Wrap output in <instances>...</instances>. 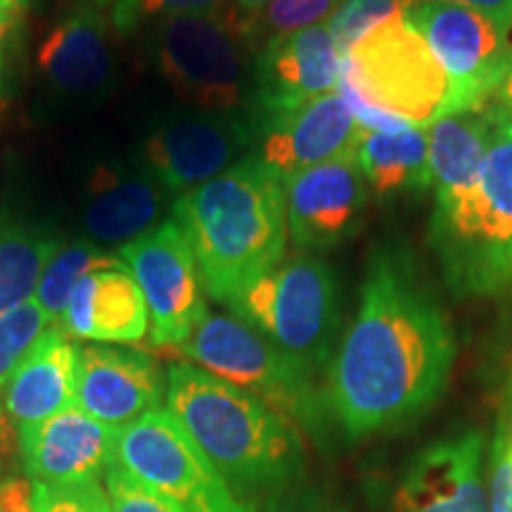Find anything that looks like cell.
Listing matches in <instances>:
<instances>
[{
    "label": "cell",
    "mask_w": 512,
    "mask_h": 512,
    "mask_svg": "<svg viewBox=\"0 0 512 512\" xmlns=\"http://www.w3.org/2000/svg\"><path fill=\"white\" fill-rule=\"evenodd\" d=\"M119 259L143 290L152 330L150 342L176 349L207 313L195 256L174 219L121 247Z\"/></svg>",
    "instance_id": "cell-11"
},
{
    "label": "cell",
    "mask_w": 512,
    "mask_h": 512,
    "mask_svg": "<svg viewBox=\"0 0 512 512\" xmlns=\"http://www.w3.org/2000/svg\"><path fill=\"white\" fill-rule=\"evenodd\" d=\"M38 72L55 93L88 98L112 83V19L91 3L76 5L57 19L36 50Z\"/></svg>",
    "instance_id": "cell-19"
},
{
    "label": "cell",
    "mask_w": 512,
    "mask_h": 512,
    "mask_svg": "<svg viewBox=\"0 0 512 512\" xmlns=\"http://www.w3.org/2000/svg\"><path fill=\"white\" fill-rule=\"evenodd\" d=\"M3 418H5V415H3V408H0V425H3Z\"/></svg>",
    "instance_id": "cell-42"
},
{
    "label": "cell",
    "mask_w": 512,
    "mask_h": 512,
    "mask_svg": "<svg viewBox=\"0 0 512 512\" xmlns=\"http://www.w3.org/2000/svg\"><path fill=\"white\" fill-rule=\"evenodd\" d=\"M337 91L411 126H430L444 112V69L406 19H392L344 55Z\"/></svg>",
    "instance_id": "cell-8"
},
{
    "label": "cell",
    "mask_w": 512,
    "mask_h": 512,
    "mask_svg": "<svg viewBox=\"0 0 512 512\" xmlns=\"http://www.w3.org/2000/svg\"><path fill=\"white\" fill-rule=\"evenodd\" d=\"M166 408L238 494L275 489L297 475L304 448L297 425L259 396L192 363L166 373Z\"/></svg>",
    "instance_id": "cell-3"
},
{
    "label": "cell",
    "mask_w": 512,
    "mask_h": 512,
    "mask_svg": "<svg viewBox=\"0 0 512 512\" xmlns=\"http://www.w3.org/2000/svg\"><path fill=\"white\" fill-rule=\"evenodd\" d=\"M498 427L505 432V437L512 444V373L508 377V382H505V389H503V406H501V415H498Z\"/></svg>",
    "instance_id": "cell-38"
},
{
    "label": "cell",
    "mask_w": 512,
    "mask_h": 512,
    "mask_svg": "<svg viewBox=\"0 0 512 512\" xmlns=\"http://www.w3.org/2000/svg\"><path fill=\"white\" fill-rule=\"evenodd\" d=\"M0 512H34V489L31 482L10 477L0 482Z\"/></svg>",
    "instance_id": "cell-35"
},
{
    "label": "cell",
    "mask_w": 512,
    "mask_h": 512,
    "mask_svg": "<svg viewBox=\"0 0 512 512\" xmlns=\"http://www.w3.org/2000/svg\"><path fill=\"white\" fill-rule=\"evenodd\" d=\"M117 432L79 406L22 427L19 448L29 482L76 484L100 479L114 463Z\"/></svg>",
    "instance_id": "cell-17"
},
{
    "label": "cell",
    "mask_w": 512,
    "mask_h": 512,
    "mask_svg": "<svg viewBox=\"0 0 512 512\" xmlns=\"http://www.w3.org/2000/svg\"><path fill=\"white\" fill-rule=\"evenodd\" d=\"M444 3L463 5V8L484 12V15L494 19L498 27L505 31V36H508L512 22V0H444Z\"/></svg>",
    "instance_id": "cell-36"
},
{
    "label": "cell",
    "mask_w": 512,
    "mask_h": 512,
    "mask_svg": "<svg viewBox=\"0 0 512 512\" xmlns=\"http://www.w3.org/2000/svg\"><path fill=\"white\" fill-rule=\"evenodd\" d=\"M361 133L349 102L335 91L256 124V155L285 183L311 166L356 155Z\"/></svg>",
    "instance_id": "cell-16"
},
{
    "label": "cell",
    "mask_w": 512,
    "mask_h": 512,
    "mask_svg": "<svg viewBox=\"0 0 512 512\" xmlns=\"http://www.w3.org/2000/svg\"><path fill=\"white\" fill-rule=\"evenodd\" d=\"M29 0H0V8L12 10V12H24L27 10Z\"/></svg>",
    "instance_id": "cell-40"
},
{
    "label": "cell",
    "mask_w": 512,
    "mask_h": 512,
    "mask_svg": "<svg viewBox=\"0 0 512 512\" xmlns=\"http://www.w3.org/2000/svg\"><path fill=\"white\" fill-rule=\"evenodd\" d=\"M342 60L325 24L266 41L252 64L256 124L335 93Z\"/></svg>",
    "instance_id": "cell-14"
},
{
    "label": "cell",
    "mask_w": 512,
    "mask_h": 512,
    "mask_svg": "<svg viewBox=\"0 0 512 512\" xmlns=\"http://www.w3.org/2000/svg\"><path fill=\"white\" fill-rule=\"evenodd\" d=\"M271 0H233V8L242 19L254 17L256 12H261Z\"/></svg>",
    "instance_id": "cell-39"
},
{
    "label": "cell",
    "mask_w": 512,
    "mask_h": 512,
    "mask_svg": "<svg viewBox=\"0 0 512 512\" xmlns=\"http://www.w3.org/2000/svg\"><path fill=\"white\" fill-rule=\"evenodd\" d=\"M126 266L119 256H114L95 245V242H72L57 249L53 259L48 261L46 271L36 287V302L46 313L50 323H60L62 313L67 309L69 297L74 287L81 283L93 271H105V268H121Z\"/></svg>",
    "instance_id": "cell-26"
},
{
    "label": "cell",
    "mask_w": 512,
    "mask_h": 512,
    "mask_svg": "<svg viewBox=\"0 0 512 512\" xmlns=\"http://www.w3.org/2000/svg\"><path fill=\"white\" fill-rule=\"evenodd\" d=\"M394 512H489L484 434L470 430L422 448L396 484Z\"/></svg>",
    "instance_id": "cell-15"
},
{
    "label": "cell",
    "mask_w": 512,
    "mask_h": 512,
    "mask_svg": "<svg viewBox=\"0 0 512 512\" xmlns=\"http://www.w3.org/2000/svg\"><path fill=\"white\" fill-rule=\"evenodd\" d=\"M254 140L256 126L238 114H183L145 138V169L166 190L183 195L242 162Z\"/></svg>",
    "instance_id": "cell-12"
},
{
    "label": "cell",
    "mask_w": 512,
    "mask_h": 512,
    "mask_svg": "<svg viewBox=\"0 0 512 512\" xmlns=\"http://www.w3.org/2000/svg\"><path fill=\"white\" fill-rule=\"evenodd\" d=\"M204 292L228 309L285 259V185L252 152L174 202Z\"/></svg>",
    "instance_id": "cell-2"
},
{
    "label": "cell",
    "mask_w": 512,
    "mask_h": 512,
    "mask_svg": "<svg viewBox=\"0 0 512 512\" xmlns=\"http://www.w3.org/2000/svg\"><path fill=\"white\" fill-rule=\"evenodd\" d=\"M102 482H105L112 512H178L169 501H164L155 491L147 489L143 482L128 475L117 460L107 467Z\"/></svg>",
    "instance_id": "cell-32"
},
{
    "label": "cell",
    "mask_w": 512,
    "mask_h": 512,
    "mask_svg": "<svg viewBox=\"0 0 512 512\" xmlns=\"http://www.w3.org/2000/svg\"><path fill=\"white\" fill-rule=\"evenodd\" d=\"M456 337L411 252H370L361 304L330 358L325 401L349 439L392 432L444 396Z\"/></svg>",
    "instance_id": "cell-1"
},
{
    "label": "cell",
    "mask_w": 512,
    "mask_h": 512,
    "mask_svg": "<svg viewBox=\"0 0 512 512\" xmlns=\"http://www.w3.org/2000/svg\"><path fill=\"white\" fill-rule=\"evenodd\" d=\"M230 5L233 0H117L112 5V24L126 34L147 17L211 15L228 10Z\"/></svg>",
    "instance_id": "cell-30"
},
{
    "label": "cell",
    "mask_w": 512,
    "mask_h": 512,
    "mask_svg": "<svg viewBox=\"0 0 512 512\" xmlns=\"http://www.w3.org/2000/svg\"><path fill=\"white\" fill-rule=\"evenodd\" d=\"M403 19L425 38L446 74L448 95L441 117L482 112L512 67L505 31L484 12L444 0H418Z\"/></svg>",
    "instance_id": "cell-10"
},
{
    "label": "cell",
    "mask_w": 512,
    "mask_h": 512,
    "mask_svg": "<svg viewBox=\"0 0 512 512\" xmlns=\"http://www.w3.org/2000/svg\"><path fill=\"white\" fill-rule=\"evenodd\" d=\"M486 486L489 512H512V444L498 425L486 453Z\"/></svg>",
    "instance_id": "cell-33"
},
{
    "label": "cell",
    "mask_w": 512,
    "mask_h": 512,
    "mask_svg": "<svg viewBox=\"0 0 512 512\" xmlns=\"http://www.w3.org/2000/svg\"><path fill=\"white\" fill-rule=\"evenodd\" d=\"M508 43H510V48H512V22H510V29H508Z\"/></svg>",
    "instance_id": "cell-41"
},
{
    "label": "cell",
    "mask_w": 512,
    "mask_h": 512,
    "mask_svg": "<svg viewBox=\"0 0 512 512\" xmlns=\"http://www.w3.org/2000/svg\"><path fill=\"white\" fill-rule=\"evenodd\" d=\"M150 313L136 278L126 266L93 271L74 287L62 320L67 337L93 342L138 344L147 335Z\"/></svg>",
    "instance_id": "cell-21"
},
{
    "label": "cell",
    "mask_w": 512,
    "mask_h": 512,
    "mask_svg": "<svg viewBox=\"0 0 512 512\" xmlns=\"http://www.w3.org/2000/svg\"><path fill=\"white\" fill-rule=\"evenodd\" d=\"M309 375L330 366L339 328V297L332 268L316 254L280 261L230 306Z\"/></svg>",
    "instance_id": "cell-5"
},
{
    "label": "cell",
    "mask_w": 512,
    "mask_h": 512,
    "mask_svg": "<svg viewBox=\"0 0 512 512\" xmlns=\"http://www.w3.org/2000/svg\"><path fill=\"white\" fill-rule=\"evenodd\" d=\"M339 3L342 0H271L264 10L256 12L254 17L242 19V22H245L247 38L256 53L271 38L328 24Z\"/></svg>",
    "instance_id": "cell-27"
},
{
    "label": "cell",
    "mask_w": 512,
    "mask_h": 512,
    "mask_svg": "<svg viewBox=\"0 0 512 512\" xmlns=\"http://www.w3.org/2000/svg\"><path fill=\"white\" fill-rule=\"evenodd\" d=\"M415 3L418 0H342L325 27L335 38L339 53L347 55L363 36L403 17Z\"/></svg>",
    "instance_id": "cell-28"
},
{
    "label": "cell",
    "mask_w": 512,
    "mask_h": 512,
    "mask_svg": "<svg viewBox=\"0 0 512 512\" xmlns=\"http://www.w3.org/2000/svg\"><path fill=\"white\" fill-rule=\"evenodd\" d=\"M62 245L48 230L0 219V316L29 302L48 261Z\"/></svg>",
    "instance_id": "cell-25"
},
{
    "label": "cell",
    "mask_w": 512,
    "mask_h": 512,
    "mask_svg": "<svg viewBox=\"0 0 512 512\" xmlns=\"http://www.w3.org/2000/svg\"><path fill=\"white\" fill-rule=\"evenodd\" d=\"M166 190L147 169L98 164L86 185L83 228L95 245H119L155 230L166 211Z\"/></svg>",
    "instance_id": "cell-20"
},
{
    "label": "cell",
    "mask_w": 512,
    "mask_h": 512,
    "mask_svg": "<svg viewBox=\"0 0 512 512\" xmlns=\"http://www.w3.org/2000/svg\"><path fill=\"white\" fill-rule=\"evenodd\" d=\"M79 347L60 328H48L24 356L0 401L17 430L76 406Z\"/></svg>",
    "instance_id": "cell-22"
},
{
    "label": "cell",
    "mask_w": 512,
    "mask_h": 512,
    "mask_svg": "<svg viewBox=\"0 0 512 512\" xmlns=\"http://www.w3.org/2000/svg\"><path fill=\"white\" fill-rule=\"evenodd\" d=\"M482 112L496 114V117H510L512 119V67L508 69V74L503 76L501 86L496 88L494 98H491V102L484 107Z\"/></svg>",
    "instance_id": "cell-37"
},
{
    "label": "cell",
    "mask_w": 512,
    "mask_h": 512,
    "mask_svg": "<svg viewBox=\"0 0 512 512\" xmlns=\"http://www.w3.org/2000/svg\"><path fill=\"white\" fill-rule=\"evenodd\" d=\"M489 119L496 133L475 183L437 197L430 221V245L458 299L512 294V119Z\"/></svg>",
    "instance_id": "cell-4"
},
{
    "label": "cell",
    "mask_w": 512,
    "mask_h": 512,
    "mask_svg": "<svg viewBox=\"0 0 512 512\" xmlns=\"http://www.w3.org/2000/svg\"><path fill=\"white\" fill-rule=\"evenodd\" d=\"M34 512H112L105 486L98 479L76 484L31 482Z\"/></svg>",
    "instance_id": "cell-31"
},
{
    "label": "cell",
    "mask_w": 512,
    "mask_h": 512,
    "mask_svg": "<svg viewBox=\"0 0 512 512\" xmlns=\"http://www.w3.org/2000/svg\"><path fill=\"white\" fill-rule=\"evenodd\" d=\"M24 50V12L0 8V98L15 91Z\"/></svg>",
    "instance_id": "cell-34"
},
{
    "label": "cell",
    "mask_w": 512,
    "mask_h": 512,
    "mask_svg": "<svg viewBox=\"0 0 512 512\" xmlns=\"http://www.w3.org/2000/svg\"><path fill=\"white\" fill-rule=\"evenodd\" d=\"M166 380L143 351L79 347L76 406L91 418L121 430L162 406Z\"/></svg>",
    "instance_id": "cell-18"
},
{
    "label": "cell",
    "mask_w": 512,
    "mask_h": 512,
    "mask_svg": "<svg viewBox=\"0 0 512 512\" xmlns=\"http://www.w3.org/2000/svg\"><path fill=\"white\" fill-rule=\"evenodd\" d=\"M155 57L176 98L195 112L235 114L247 100L254 48L233 5L211 15L162 17Z\"/></svg>",
    "instance_id": "cell-7"
},
{
    "label": "cell",
    "mask_w": 512,
    "mask_h": 512,
    "mask_svg": "<svg viewBox=\"0 0 512 512\" xmlns=\"http://www.w3.org/2000/svg\"><path fill=\"white\" fill-rule=\"evenodd\" d=\"M114 460L178 512H256L219 475L169 408H155L117 432Z\"/></svg>",
    "instance_id": "cell-9"
},
{
    "label": "cell",
    "mask_w": 512,
    "mask_h": 512,
    "mask_svg": "<svg viewBox=\"0 0 512 512\" xmlns=\"http://www.w3.org/2000/svg\"><path fill=\"white\" fill-rule=\"evenodd\" d=\"M430 131V169L434 200L470 188L494 140L496 124L484 112L439 117Z\"/></svg>",
    "instance_id": "cell-24"
},
{
    "label": "cell",
    "mask_w": 512,
    "mask_h": 512,
    "mask_svg": "<svg viewBox=\"0 0 512 512\" xmlns=\"http://www.w3.org/2000/svg\"><path fill=\"white\" fill-rule=\"evenodd\" d=\"M283 185L287 233L297 252H330L361 233L370 188L356 155L311 166Z\"/></svg>",
    "instance_id": "cell-13"
},
{
    "label": "cell",
    "mask_w": 512,
    "mask_h": 512,
    "mask_svg": "<svg viewBox=\"0 0 512 512\" xmlns=\"http://www.w3.org/2000/svg\"><path fill=\"white\" fill-rule=\"evenodd\" d=\"M50 320L34 297L0 316V394Z\"/></svg>",
    "instance_id": "cell-29"
},
{
    "label": "cell",
    "mask_w": 512,
    "mask_h": 512,
    "mask_svg": "<svg viewBox=\"0 0 512 512\" xmlns=\"http://www.w3.org/2000/svg\"><path fill=\"white\" fill-rule=\"evenodd\" d=\"M356 162L366 176L368 188L380 200L422 195L432 188L427 126L363 131L356 147Z\"/></svg>",
    "instance_id": "cell-23"
},
{
    "label": "cell",
    "mask_w": 512,
    "mask_h": 512,
    "mask_svg": "<svg viewBox=\"0 0 512 512\" xmlns=\"http://www.w3.org/2000/svg\"><path fill=\"white\" fill-rule=\"evenodd\" d=\"M174 351L188 358L192 366L259 396L306 430H320L330 413L325 394L313 387V375L233 313L207 311Z\"/></svg>",
    "instance_id": "cell-6"
}]
</instances>
